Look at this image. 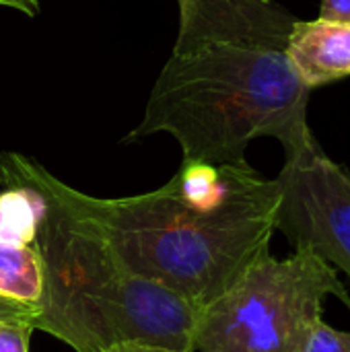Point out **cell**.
Listing matches in <instances>:
<instances>
[{"label": "cell", "mask_w": 350, "mask_h": 352, "mask_svg": "<svg viewBox=\"0 0 350 352\" xmlns=\"http://www.w3.org/2000/svg\"><path fill=\"white\" fill-rule=\"evenodd\" d=\"M64 194L132 272L198 307L270 252L276 231L278 184L250 163L184 161L165 186L128 198H95L68 184Z\"/></svg>", "instance_id": "1"}, {"label": "cell", "mask_w": 350, "mask_h": 352, "mask_svg": "<svg viewBox=\"0 0 350 352\" xmlns=\"http://www.w3.org/2000/svg\"><path fill=\"white\" fill-rule=\"evenodd\" d=\"M0 186L19 192L33 217L27 241L41 260L43 276L33 330L76 352H99L126 340L194 352L200 307L132 272L68 202L62 179L25 155L0 153Z\"/></svg>", "instance_id": "2"}, {"label": "cell", "mask_w": 350, "mask_h": 352, "mask_svg": "<svg viewBox=\"0 0 350 352\" xmlns=\"http://www.w3.org/2000/svg\"><path fill=\"white\" fill-rule=\"evenodd\" d=\"M309 93L285 52L208 43L171 54L126 140L165 132L184 161L245 165L248 144L268 136L289 161L320 148L307 124Z\"/></svg>", "instance_id": "3"}, {"label": "cell", "mask_w": 350, "mask_h": 352, "mask_svg": "<svg viewBox=\"0 0 350 352\" xmlns=\"http://www.w3.org/2000/svg\"><path fill=\"white\" fill-rule=\"evenodd\" d=\"M350 295L338 272L311 254L270 252L212 303L200 307L194 352H299L324 301Z\"/></svg>", "instance_id": "4"}, {"label": "cell", "mask_w": 350, "mask_h": 352, "mask_svg": "<svg viewBox=\"0 0 350 352\" xmlns=\"http://www.w3.org/2000/svg\"><path fill=\"white\" fill-rule=\"evenodd\" d=\"M278 184L276 231L350 278V173L322 148L289 159Z\"/></svg>", "instance_id": "5"}, {"label": "cell", "mask_w": 350, "mask_h": 352, "mask_svg": "<svg viewBox=\"0 0 350 352\" xmlns=\"http://www.w3.org/2000/svg\"><path fill=\"white\" fill-rule=\"evenodd\" d=\"M179 29L173 54L208 43L283 52L295 16L274 0H177Z\"/></svg>", "instance_id": "6"}, {"label": "cell", "mask_w": 350, "mask_h": 352, "mask_svg": "<svg viewBox=\"0 0 350 352\" xmlns=\"http://www.w3.org/2000/svg\"><path fill=\"white\" fill-rule=\"evenodd\" d=\"M285 56L307 89L350 76V23L295 21Z\"/></svg>", "instance_id": "7"}, {"label": "cell", "mask_w": 350, "mask_h": 352, "mask_svg": "<svg viewBox=\"0 0 350 352\" xmlns=\"http://www.w3.org/2000/svg\"><path fill=\"white\" fill-rule=\"evenodd\" d=\"M43 289L41 260L29 241L0 237V297L37 305Z\"/></svg>", "instance_id": "8"}, {"label": "cell", "mask_w": 350, "mask_h": 352, "mask_svg": "<svg viewBox=\"0 0 350 352\" xmlns=\"http://www.w3.org/2000/svg\"><path fill=\"white\" fill-rule=\"evenodd\" d=\"M299 352H350V332L336 330L320 318L309 328Z\"/></svg>", "instance_id": "9"}, {"label": "cell", "mask_w": 350, "mask_h": 352, "mask_svg": "<svg viewBox=\"0 0 350 352\" xmlns=\"http://www.w3.org/2000/svg\"><path fill=\"white\" fill-rule=\"evenodd\" d=\"M33 326L23 320L0 318V352H29Z\"/></svg>", "instance_id": "10"}, {"label": "cell", "mask_w": 350, "mask_h": 352, "mask_svg": "<svg viewBox=\"0 0 350 352\" xmlns=\"http://www.w3.org/2000/svg\"><path fill=\"white\" fill-rule=\"evenodd\" d=\"M37 316V305H27V303H19V301H10L0 297V318L4 320H23L33 324Z\"/></svg>", "instance_id": "11"}, {"label": "cell", "mask_w": 350, "mask_h": 352, "mask_svg": "<svg viewBox=\"0 0 350 352\" xmlns=\"http://www.w3.org/2000/svg\"><path fill=\"white\" fill-rule=\"evenodd\" d=\"M320 19L350 23V0H322Z\"/></svg>", "instance_id": "12"}, {"label": "cell", "mask_w": 350, "mask_h": 352, "mask_svg": "<svg viewBox=\"0 0 350 352\" xmlns=\"http://www.w3.org/2000/svg\"><path fill=\"white\" fill-rule=\"evenodd\" d=\"M99 352H175L165 346H157V344H149V342H138V340H126V342H118L111 344L107 349Z\"/></svg>", "instance_id": "13"}, {"label": "cell", "mask_w": 350, "mask_h": 352, "mask_svg": "<svg viewBox=\"0 0 350 352\" xmlns=\"http://www.w3.org/2000/svg\"><path fill=\"white\" fill-rule=\"evenodd\" d=\"M0 6L14 8V10L23 12L25 16H35V14H39V2H37V0H0Z\"/></svg>", "instance_id": "14"}]
</instances>
